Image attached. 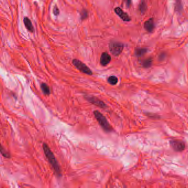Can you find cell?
I'll return each mask as SVG.
<instances>
[{
	"instance_id": "obj_13",
	"label": "cell",
	"mask_w": 188,
	"mask_h": 188,
	"mask_svg": "<svg viewBox=\"0 0 188 188\" xmlns=\"http://www.w3.org/2000/svg\"><path fill=\"white\" fill-rule=\"evenodd\" d=\"M108 82L111 85H115L118 82V79L115 76H111L108 77Z\"/></svg>"
},
{
	"instance_id": "obj_19",
	"label": "cell",
	"mask_w": 188,
	"mask_h": 188,
	"mask_svg": "<svg viewBox=\"0 0 188 188\" xmlns=\"http://www.w3.org/2000/svg\"><path fill=\"white\" fill-rule=\"evenodd\" d=\"M125 3L127 7H129L131 5V0H124Z\"/></svg>"
},
{
	"instance_id": "obj_3",
	"label": "cell",
	"mask_w": 188,
	"mask_h": 188,
	"mask_svg": "<svg viewBox=\"0 0 188 188\" xmlns=\"http://www.w3.org/2000/svg\"><path fill=\"white\" fill-rule=\"evenodd\" d=\"M73 65L81 72L88 75H92L93 72L90 68L84 63L78 59H73L72 61Z\"/></svg>"
},
{
	"instance_id": "obj_11",
	"label": "cell",
	"mask_w": 188,
	"mask_h": 188,
	"mask_svg": "<svg viewBox=\"0 0 188 188\" xmlns=\"http://www.w3.org/2000/svg\"><path fill=\"white\" fill-rule=\"evenodd\" d=\"M40 88L43 93L46 96H49L50 94V90L49 86L45 83H42L40 84Z\"/></svg>"
},
{
	"instance_id": "obj_15",
	"label": "cell",
	"mask_w": 188,
	"mask_h": 188,
	"mask_svg": "<svg viewBox=\"0 0 188 188\" xmlns=\"http://www.w3.org/2000/svg\"><path fill=\"white\" fill-rule=\"evenodd\" d=\"M146 9H147L146 4L144 0H142L141 3L140 5V11H141V13L142 14L144 13L145 12V11H146Z\"/></svg>"
},
{
	"instance_id": "obj_2",
	"label": "cell",
	"mask_w": 188,
	"mask_h": 188,
	"mask_svg": "<svg viewBox=\"0 0 188 188\" xmlns=\"http://www.w3.org/2000/svg\"><path fill=\"white\" fill-rule=\"evenodd\" d=\"M94 115L96 120L98 121L99 125L106 132H111L113 130V128L109 123L107 119L98 110H95L93 112Z\"/></svg>"
},
{
	"instance_id": "obj_6",
	"label": "cell",
	"mask_w": 188,
	"mask_h": 188,
	"mask_svg": "<svg viewBox=\"0 0 188 188\" xmlns=\"http://www.w3.org/2000/svg\"><path fill=\"white\" fill-rule=\"evenodd\" d=\"M170 143L172 148L178 152L183 151L185 147V143L180 140H172L170 141Z\"/></svg>"
},
{
	"instance_id": "obj_10",
	"label": "cell",
	"mask_w": 188,
	"mask_h": 188,
	"mask_svg": "<svg viewBox=\"0 0 188 188\" xmlns=\"http://www.w3.org/2000/svg\"><path fill=\"white\" fill-rule=\"evenodd\" d=\"M23 22H24V25H25V26L26 27L27 29L32 33L34 32V27L32 25V23L28 17H24Z\"/></svg>"
},
{
	"instance_id": "obj_7",
	"label": "cell",
	"mask_w": 188,
	"mask_h": 188,
	"mask_svg": "<svg viewBox=\"0 0 188 188\" xmlns=\"http://www.w3.org/2000/svg\"><path fill=\"white\" fill-rule=\"evenodd\" d=\"M114 11L117 15L119 17H120V18H121L123 21L129 22L131 20V18L130 17V16L120 7H116L114 9Z\"/></svg>"
},
{
	"instance_id": "obj_17",
	"label": "cell",
	"mask_w": 188,
	"mask_h": 188,
	"mask_svg": "<svg viewBox=\"0 0 188 188\" xmlns=\"http://www.w3.org/2000/svg\"><path fill=\"white\" fill-rule=\"evenodd\" d=\"M1 154H2V156L6 158H10L11 156L9 154V152H7L3 148V147L1 146Z\"/></svg>"
},
{
	"instance_id": "obj_5",
	"label": "cell",
	"mask_w": 188,
	"mask_h": 188,
	"mask_svg": "<svg viewBox=\"0 0 188 188\" xmlns=\"http://www.w3.org/2000/svg\"><path fill=\"white\" fill-rule=\"evenodd\" d=\"M87 100H88L90 103L103 109H105L107 107L106 104L101 100H100L99 99L94 97V96H87L84 97Z\"/></svg>"
},
{
	"instance_id": "obj_16",
	"label": "cell",
	"mask_w": 188,
	"mask_h": 188,
	"mask_svg": "<svg viewBox=\"0 0 188 188\" xmlns=\"http://www.w3.org/2000/svg\"><path fill=\"white\" fill-rule=\"evenodd\" d=\"M88 17V12L86 9H83L81 12V18L82 20H84Z\"/></svg>"
},
{
	"instance_id": "obj_9",
	"label": "cell",
	"mask_w": 188,
	"mask_h": 188,
	"mask_svg": "<svg viewBox=\"0 0 188 188\" xmlns=\"http://www.w3.org/2000/svg\"><path fill=\"white\" fill-rule=\"evenodd\" d=\"M154 20L153 18H150L148 20H147V21L145 22V23H144V29L149 33H151L152 32L153 30L154 29Z\"/></svg>"
},
{
	"instance_id": "obj_18",
	"label": "cell",
	"mask_w": 188,
	"mask_h": 188,
	"mask_svg": "<svg viewBox=\"0 0 188 188\" xmlns=\"http://www.w3.org/2000/svg\"><path fill=\"white\" fill-rule=\"evenodd\" d=\"M53 13H54L55 16H58L60 13V11L56 5H55L54 6V9H53Z\"/></svg>"
},
{
	"instance_id": "obj_12",
	"label": "cell",
	"mask_w": 188,
	"mask_h": 188,
	"mask_svg": "<svg viewBox=\"0 0 188 188\" xmlns=\"http://www.w3.org/2000/svg\"><path fill=\"white\" fill-rule=\"evenodd\" d=\"M147 49L146 48H136L135 51V54L137 57H141L146 54Z\"/></svg>"
},
{
	"instance_id": "obj_4",
	"label": "cell",
	"mask_w": 188,
	"mask_h": 188,
	"mask_svg": "<svg viewBox=\"0 0 188 188\" xmlns=\"http://www.w3.org/2000/svg\"><path fill=\"white\" fill-rule=\"evenodd\" d=\"M124 45L120 43L117 42H113L109 44V49L111 53L114 56H117L121 53L123 50Z\"/></svg>"
},
{
	"instance_id": "obj_1",
	"label": "cell",
	"mask_w": 188,
	"mask_h": 188,
	"mask_svg": "<svg viewBox=\"0 0 188 188\" xmlns=\"http://www.w3.org/2000/svg\"><path fill=\"white\" fill-rule=\"evenodd\" d=\"M43 148L45 156L49 161V162L53 168V169L56 172V173L57 174V175L59 177H60L61 176L60 168L58 163V162L54 156V153L52 152V151H51L49 147L47 146L46 143H43Z\"/></svg>"
},
{
	"instance_id": "obj_8",
	"label": "cell",
	"mask_w": 188,
	"mask_h": 188,
	"mask_svg": "<svg viewBox=\"0 0 188 188\" xmlns=\"http://www.w3.org/2000/svg\"><path fill=\"white\" fill-rule=\"evenodd\" d=\"M111 60V57L107 53H103L100 57V64L103 66H106L108 65Z\"/></svg>"
},
{
	"instance_id": "obj_14",
	"label": "cell",
	"mask_w": 188,
	"mask_h": 188,
	"mask_svg": "<svg viewBox=\"0 0 188 188\" xmlns=\"http://www.w3.org/2000/svg\"><path fill=\"white\" fill-rule=\"evenodd\" d=\"M152 63V59L151 58H149L147 59L146 60H145L143 62V66L144 67L147 68V67H150Z\"/></svg>"
}]
</instances>
